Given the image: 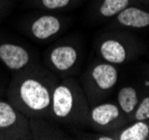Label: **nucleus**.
<instances>
[{"instance_id":"obj_2","label":"nucleus","mask_w":149,"mask_h":140,"mask_svg":"<svg viewBox=\"0 0 149 140\" xmlns=\"http://www.w3.org/2000/svg\"><path fill=\"white\" fill-rule=\"evenodd\" d=\"M33 139L29 118L0 98V140Z\"/></svg>"},{"instance_id":"obj_7","label":"nucleus","mask_w":149,"mask_h":140,"mask_svg":"<svg viewBox=\"0 0 149 140\" xmlns=\"http://www.w3.org/2000/svg\"><path fill=\"white\" fill-rule=\"evenodd\" d=\"M91 77L95 86L100 91L111 90L118 81V71L110 63L97 64L91 71Z\"/></svg>"},{"instance_id":"obj_15","label":"nucleus","mask_w":149,"mask_h":140,"mask_svg":"<svg viewBox=\"0 0 149 140\" xmlns=\"http://www.w3.org/2000/svg\"><path fill=\"white\" fill-rule=\"evenodd\" d=\"M72 0H37V3L43 8L55 10V9H62V8L68 6V3Z\"/></svg>"},{"instance_id":"obj_16","label":"nucleus","mask_w":149,"mask_h":140,"mask_svg":"<svg viewBox=\"0 0 149 140\" xmlns=\"http://www.w3.org/2000/svg\"><path fill=\"white\" fill-rule=\"evenodd\" d=\"M134 118L138 121L149 119V96L145 98L140 102V104L138 105V109L136 111Z\"/></svg>"},{"instance_id":"obj_9","label":"nucleus","mask_w":149,"mask_h":140,"mask_svg":"<svg viewBox=\"0 0 149 140\" xmlns=\"http://www.w3.org/2000/svg\"><path fill=\"white\" fill-rule=\"evenodd\" d=\"M118 22L126 27L143 28L149 26V13L136 7H127L117 15Z\"/></svg>"},{"instance_id":"obj_6","label":"nucleus","mask_w":149,"mask_h":140,"mask_svg":"<svg viewBox=\"0 0 149 140\" xmlns=\"http://www.w3.org/2000/svg\"><path fill=\"white\" fill-rule=\"evenodd\" d=\"M77 51L71 45H60L51 49L48 61L51 66L57 72L64 73L70 71L77 62Z\"/></svg>"},{"instance_id":"obj_8","label":"nucleus","mask_w":149,"mask_h":140,"mask_svg":"<svg viewBox=\"0 0 149 140\" xmlns=\"http://www.w3.org/2000/svg\"><path fill=\"white\" fill-rule=\"evenodd\" d=\"M90 117L97 127L107 128L120 118V108L114 103L99 104L91 110Z\"/></svg>"},{"instance_id":"obj_12","label":"nucleus","mask_w":149,"mask_h":140,"mask_svg":"<svg viewBox=\"0 0 149 140\" xmlns=\"http://www.w3.org/2000/svg\"><path fill=\"white\" fill-rule=\"evenodd\" d=\"M149 136V127L142 120L125 129L120 133V140H145Z\"/></svg>"},{"instance_id":"obj_1","label":"nucleus","mask_w":149,"mask_h":140,"mask_svg":"<svg viewBox=\"0 0 149 140\" xmlns=\"http://www.w3.org/2000/svg\"><path fill=\"white\" fill-rule=\"evenodd\" d=\"M54 88L45 80V74L34 65L11 74L6 99L26 117L42 118L51 112Z\"/></svg>"},{"instance_id":"obj_5","label":"nucleus","mask_w":149,"mask_h":140,"mask_svg":"<svg viewBox=\"0 0 149 140\" xmlns=\"http://www.w3.org/2000/svg\"><path fill=\"white\" fill-rule=\"evenodd\" d=\"M20 27L22 33L25 31L30 37L44 40L48 39L60 33L62 24L58 17L54 15H40L35 18L20 20Z\"/></svg>"},{"instance_id":"obj_17","label":"nucleus","mask_w":149,"mask_h":140,"mask_svg":"<svg viewBox=\"0 0 149 140\" xmlns=\"http://www.w3.org/2000/svg\"><path fill=\"white\" fill-rule=\"evenodd\" d=\"M10 0H0V20L6 17L10 9Z\"/></svg>"},{"instance_id":"obj_4","label":"nucleus","mask_w":149,"mask_h":140,"mask_svg":"<svg viewBox=\"0 0 149 140\" xmlns=\"http://www.w3.org/2000/svg\"><path fill=\"white\" fill-rule=\"evenodd\" d=\"M79 91L70 82H63L54 88L52 95L51 113L58 120H70L80 114Z\"/></svg>"},{"instance_id":"obj_14","label":"nucleus","mask_w":149,"mask_h":140,"mask_svg":"<svg viewBox=\"0 0 149 140\" xmlns=\"http://www.w3.org/2000/svg\"><path fill=\"white\" fill-rule=\"evenodd\" d=\"M10 79H11L10 72L0 62V98L6 96V92H7Z\"/></svg>"},{"instance_id":"obj_10","label":"nucleus","mask_w":149,"mask_h":140,"mask_svg":"<svg viewBox=\"0 0 149 140\" xmlns=\"http://www.w3.org/2000/svg\"><path fill=\"white\" fill-rule=\"evenodd\" d=\"M100 54L110 64H122L127 59V51L118 39H105L100 46Z\"/></svg>"},{"instance_id":"obj_3","label":"nucleus","mask_w":149,"mask_h":140,"mask_svg":"<svg viewBox=\"0 0 149 140\" xmlns=\"http://www.w3.org/2000/svg\"><path fill=\"white\" fill-rule=\"evenodd\" d=\"M0 62L11 74L34 66L35 57L30 47L17 38L0 35Z\"/></svg>"},{"instance_id":"obj_13","label":"nucleus","mask_w":149,"mask_h":140,"mask_svg":"<svg viewBox=\"0 0 149 140\" xmlns=\"http://www.w3.org/2000/svg\"><path fill=\"white\" fill-rule=\"evenodd\" d=\"M129 0H103L100 5L99 13L103 17H113L128 7Z\"/></svg>"},{"instance_id":"obj_11","label":"nucleus","mask_w":149,"mask_h":140,"mask_svg":"<svg viewBox=\"0 0 149 140\" xmlns=\"http://www.w3.org/2000/svg\"><path fill=\"white\" fill-rule=\"evenodd\" d=\"M118 103L125 113H131L138 104L137 91L132 86H125L118 93Z\"/></svg>"}]
</instances>
